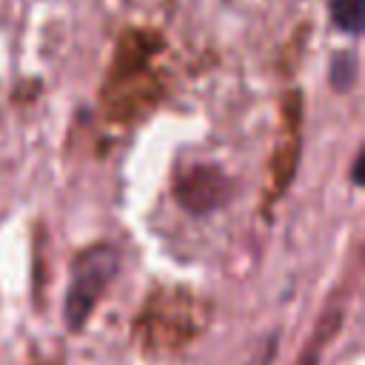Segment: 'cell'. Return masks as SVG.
I'll return each mask as SVG.
<instances>
[{
    "mask_svg": "<svg viewBox=\"0 0 365 365\" xmlns=\"http://www.w3.org/2000/svg\"><path fill=\"white\" fill-rule=\"evenodd\" d=\"M339 317H342V311H339V308H331V311H328L325 322H322V325H317V334H314V339L305 345L299 365H317V359H319V351H322V348H325V345L334 339V334H336Z\"/></svg>",
    "mask_w": 365,
    "mask_h": 365,
    "instance_id": "cell-2",
    "label": "cell"
},
{
    "mask_svg": "<svg viewBox=\"0 0 365 365\" xmlns=\"http://www.w3.org/2000/svg\"><path fill=\"white\" fill-rule=\"evenodd\" d=\"M362 154H356V160H354V185H362Z\"/></svg>",
    "mask_w": 365,
    "mask_h": 365,
    "instance_id": "cell-5",
    "label": "cell"
},
{
    "mask_svg": "<svg viewBox=\"0 0 365 365\" xmlns=\"http://www.w3.org/2000/svg\"><path fill=\"white\" fill-rule=\"evenodd\" d=\"M354 66H356L354 54H342V57H334V63H331V83H334V88H336V91H345V88H351V83H354V77H356Z\"/></svg>",
    "mask_w": 365,
    "mask_h": 365,
    "instance_id": "cell-4",
    "label": "cell"
},
{
    "mask_svg": "<svg viewBox=\"0 0 365 365\" xmlns=\"http://www.w3.org/2000/svg\"><path fill=\"white\" fill-rule=\"evenodd\" d=\"M117 274V248L108 242L80 251L71 262V282L63 302V319L68 331H80L106 294L111 277Z\"/></svg>",
    "mask_w": 365,
    "mask_h": 365,
    "instance_id": "cell-1",
    "label": "cell"
},
{
    "mask_svg": "<svg viewBox=\"0 0 365 365\" xmlns=\"http://www.w3.org/2000/svg\"><path fill=\"white\" fill-rule=\"evenodd\" d=\"M331 20L345 34L362 31V0H331Z\"/></svg>",
    "mask_w": 365,
    "mask_h": 365,
    "instance_id": "cell-3",
    "label": "cell"
}]
</instances>
